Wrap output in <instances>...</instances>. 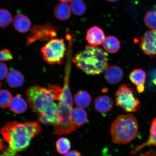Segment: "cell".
<instances>
[{"mask_svg": "<svg viewBox=\"0 0 156 156\" xmlns=\"http://www.w3.org/2000/svg\"><path fill=\"white\" fill-rule=\"evenodd\" d=\"M63 89L52 85L45 88L37 85L27 90L26 96L30 108L38 115L40 122L46 125H57L60 122L58 108Z\"/></svg>", "mask_w": 156, "mask_h": 156, "instance_id": "1", "label": "cell"}, {"mask_svg": "<svg viewBox=\"0 0 156 156\" xmlns=\"http://www.w3.org/2000/svg\"><path fill=\"white\" fill-rule=\"evenodd\" d=\"M41 127L38 122H9L1 129V156H14L27 149L32 138L40 133Z\"/></svg>", "mask_w": 156, "mask_h": 156, "instance_id": "2", "label": "cell"}, {"mask_svg": "<svg viewBox=\"0 0 156 156\" xmlns=\"http://www.w3.org/2000/svg\"><path fill=\"white\" fill-rule=\"evenodd\" d=\"M72 60L77 68L90 75H100L109 65L108 54L97 46H86L85 49L78 52Z\"/></svg>", "mask_w": 156, "mask_h": 156, "instance_id": "3", "label": "cell"}, {"mask_svg": "<svg viewBox=\"0 0 156 156\" xmlns=\"http://www.w3.org/2000/svg\"><path fill=\"white\" fill-rule=\"evenodd\" d=\"M70 67L67 66L66 68L63 92L58 103V112L60 122L54 126L53 133L56 135L71 133L75 131L77 127L73 123L71 119L73 100L69 84Z\"/></svg>", "mask_w": 156, "mask_h": 156, "instance_id": "4", "label": "cell"}, {"mask_svg": "<svg viewBox=\"0 0 156 156\" xmlns=\"http://www.w3.org/2000/svg\"><path fill=\"white\" fill-rule=\"evenodd\" d=\"M138 131L137 119L132 114L119 116L111 126L112 141L117 144H126L136 137Z\"/></svg>", "mask_w": 156, "mask_h": 156, "instance_id": "5", "label": "cell"}, {"mask_svg": "<svg viewBox=\"0 0 156 156\" xmlns=\"http://www.w3.org/2000/svg\"><path fill=\"white\" fill-rule=\"evenodd\" d=\"M66 50L64 41L54 38L51 40L41 48L44 61L50 64L62 63Z\"/></svg>", "mask_w": 156, "mask_h": 156, "instance_id": "6", "label": "cell"}, {"mask_svg": "<svg viewBox=\"0 0 156 156\" xmlns=\"http://www.w3.org/2000/svg\"><path fill=\"white\" fill-rule=\"evenodd\" d=\"M134 90L126 84L121 85L116 93V105L126 112H137L141 108V103L134 97Z\"/></svg>", "mask_w": 156, "mask_h": 156, "instance_id": "7", "label": "cell"}, {"mask_svg": "<svg viewBox=\"0 0 156 156\" xmlns=\"http://www.w3.org/2000/svg\"><path fill=\"white\" fill-rule=\"evenodd\" d=\"M140 48L150 57L156 55V30H148L140 38Z\"/></svg>", "mask_w": 156, "mask_h": 156, "instance_id": "8", "label": "cell"}, {"mask_svg": "<svg viewBox=\"0 0 156 156\" xmlns=\"http://www.w3.org/2000/svg\"><path fill=\"white\" fill-rule=\"evenodd\" d=\"M86 40L91 46H97L103 44L105 35L102 29L94 26L87 30Z\"/></svg>", "mask_w": 156, "mask_h": 156, "instance_id": "9", "label": "cell"}, {"mask_svg": "<svg viewBox=\"0 0 156 156\" xmlns=\"http://www.w3.org/2000/svg\"><path fill=\"white\" fill-rule=\"evenodd\" d=\"M105 78L110 84H117L122 80L123 76L122 69L119 66H108L105 71Z\"/></svg>", "mask_w": 156, "mask_h": 156, "instance_id": "10", "label": "cell"}, {"mask_svg": "<svg viewBox=\"0 0 156 156\" xmlns=\"http://www.w3.org/2000/svg\"><path fill=\"white\" fill-rule=\"evenodd\" d=\"M146 78L145 72L140 69L134 70L129 76L130 81L136 85V90L139 93H143L145 91Z\"/></svg>", "mask_w": 156, "mask_h": 156, "instance_id": "11", "label": "cell"}, {"mask_svg": "<svg viewBox=\"0 0 156 156\" xmlns=\"http://www.w3.org/2000/svg\"><path fill=\"white\" fill-rule=\"evenodd\" d=\"M113 105L114 101L112 98L105 95L98 97L94 102L95 110L101 114H105L110 111L112 108Z\"/></svg>", "mask_w": 156, "mask_h": 156, "instance_id": "12", "label": "cell"}, {"mask_svg": "<svg viewBox=\"0 0 156 156\" xmlns=\"http://www.w3.org/2000/svg\"><path fill=\"white\" fill-rule=\"evenodd\" d=\"M13 25L17 31L24 33L28 32L31 27V22L28 17L24 15L19 14L16 16Z\"/></svg>", "mask_w": 156, "mask_h": 156, "instance_id": "13", "label": "cell"}, {"mask_svg": "<svg viewBox=\"0 0 156 156\" xmlns=\"http://www.w3.org/2000/svg\"><path fill=\"white\" fill-rule=\"evenodd\" d=\"M71 119L72 122L76 126H82L87 122V113L83 108L75 107L73 109L71 112Z\"/></svg>", "mask_w": 156, "mask_h": 156, "instance_id": "14", "label": "cell"}, {"mask_svg": "<svg viewBox=\"0 0 156 156\" xmlns=\"http://www.w3.org/2000/svg\"><path fill=\"white\" fill-rule=\"evenodd\" d=\"M71 7L67 4L60 3L54 7V13L55 16L58 20H67L71 16Z\"/></svg>", "mask_w": 156, "mask_h": 156, "instance_id": "15", "label": "cell"}, {"mask_svg": "<svg viewBox=\"0 0 156 156\" xmlns=\"http://www.w3.org/2000/svg\"><path fill=\"white\" fill-rule=\"evenodd\" d=\"M150 145L156 146V118L154 119L151 122L149 137L147 141L134 148L130 152V154H135L144 147Z\"/></svg>", "mask_w": 156, "mask_h": 156, "instance_id": "16", "label": "cell"}, {"mask_svg": "<svg viewBox=\"0 0 156 156\" xmlns=\"http://www.w3.org/2000/svg\"><path fill=\"white\" fill-rule=\"evenodd\" d=\"M10 110L16 114L24 112L27 108V104L24 99L20 95L17 94L12 98L9 106Z\"/></svg>", "mask_w": 156, "mask_h": 156, "instance_id": "17", "label": "cell"}, {"mask_svg": "<svg viewBox=\"0 0 156 156\" xmlns=\"http://www.w3.org/2000/svg\"><path fill=\"white\" fill-rule=\"evenodd\" d=\"M74 102L76 106L82 108H86L90 105L91 98L87 91L80 90L76 94L74 98Z\"/></svg>", "mask_w": 156, "mask_h": 156, "instance_id": "18", "label": "cell"}, {"mask_svg": "<svg viewBox=\"0 0 156 156\" xmlns=\"http://www.w3.org/2000/svg\"><path fill=\"white\" fill-rule=\"evenodd\" d=\"M24 80L22 73L15 70L10 72L6 77L7 83L10 87L12 88L21 87L24 83Z\"/></svg>", "mask_w": 156, "mask_h": 156, "instance_id": "19", "label": "cell"}, {"mask_svg": "<svg viewBox=\"0 0 156 156\" xmlns=\"http://www.w3.org/2000/svg\"><path fill=\"white\" fill-rule=\"evenodd\" d=\"M103 46L108 53L113 54L118 52L120 47V42L115 37L109 36L105 38L103 44Z\"/></svg>", "mask_w": 156, "mask_h": 156, "instance_id": "20", "label": "cell"}, {"mask_svg": "<svg viewBox=\"0 0 156 156\" xmlns=\"http://www.w3.org/2000/svg\"><path fill=\"white\" fill-rule=\"evenodd\" d=\"M70 7L74 14L78 16L83 15L87 9L86 5L83 0H73Z\"/></svg>", "mask_w": 156, "mask_h": 156, "instance_id": "21", "label": "cell"}, {"mask_svg": "<svg viewBox=\"0 0 156 156\" xmlns=\"http://www.w3.org/2000/svg\"><path fill=\"white\" fill-rule=\"evenodd\" d=\"M13 20L12 16L6 9H1L0 10V26L5 28L11 24Z\"/></svg>", "mask_w": 156, "mask_h": 156, "instance_id": "22", "label": "cell"}, {"mask_svg": "<svg viewBox=\"0 0 156 156\" xmlns=\"http://www.w3.org/2000/svg\"><path fill=\"white\" fill-rule=\"evenodd\" d=\"M56 148L58 153L65 154L68 153L71 147V143L67 138H61L56 143Z\"/></svg>", "mask_w": 156, "mask_h": 156, "instance_id": "23", "label": "cell"}, {"mask_svg": "<svg viewBox=\"0 0 156 156\" xmlns=\"http://www.w3.org/2000/svg\"><path fill=\"white\" fill-rule=\"evenodd\" d=\"M12 95L7 90H1L0 91V106L5 109L9 106L12 99Z\"/></svg>", "mask_w": 156, "mask_h": 156, "instance_id": "24", "label": "cell"}, {"mask_svg": "<svg viewBox=\"0 0 156 156\" xmlns=\"http://www.w3.org/2000/svg\"><path fill=\"white\" fill-rule=\"evenodd\" d=\"M144 21L147 28L152 30H156V11L148 12L144 17Z\"/></svg>", "mask_w": 156, "mask_h": 156, "instance_id": "25", "label": "cell"}, {"mask_svg": "<svg viewBox=\"0 0 156 156\" xmlns=\"http://www.w3.org/2000/svg\"><path fill=\"white\" fill-rule=\"evenodd\" d=\"M13 56L9 50L5 49L1 51L0 53V60L1 61H8L12 59Z\"/></svg>", "mask_w": 156, "mask_h": 156, "instance_id": "26", "label": "cell"}, {"mask_svg": "<svg viewBox=\"0 0 156 156\" xmlns=\"http://www.w3.org/2000/svg\"><path fill=\"white\" fill-rule=\"evenodd\" d=\"M0 69H1L0 79L1 80H2L7 77L8 75V69L7 66L5 64L2 62L0 64Z\"/></svg>", "mask_w": 156, "mask_h": 156, "instance_id": "27", "label": "cell"}, {"mask_svg": "<svg viewBox=\"0 0 156 156\" xmlns=\"http://www.w3.org/2000/svg\"><path fill=\"white\" fill-rule=\"evenodd\" d=\"M138 156H156V151L153 150H150L145 153L140 154Z\"/></svg>", "mask_w": 156, "mask_h": 156, "instance_id": "28", "label": "cell"}, {"mask_svg": "<svg viewBox=\"0 0 156 156\" xmlns=\"http://www.w3.org/2000/svg\"><path fill=\"white\" fill-rule=\"evenodd\" d=\"M64 156H81V155L79 152L74 151L68 152Z\"/></svg>", "mask_w": 156, "mask_h": 156, "instance_id": "29", "label": "cell"}, {"mask_svg": "<svg viewBox=\"0 0 156 156\" xmlns=\"http://www.w3.org/2000/svg\"><path fill=\"white\" fill-rule=\"evenodd\" d=\"M60 2H61L62 3H67L69 2H70L73 1V0H59Z\"/></svg>", "mask_w": 156, "mask_h": 156, "instance_id": "30", "label": "cell"}, {"mask_svg": "<svg viewBox=\"0 0 156 156\" xmlns=\"http://www.w3.org/2000/svg\"><path fill=\"white\" fill-rule=\"evenodd\" d=\"M153 83L156 85V75L153 80Z\"/></svg>", "mask_w": 156, "mask_h": 156, "instance_id": "31", "label": "cell"}, {"mask_svg": "<svg viewBox=\"0 0 156 156\" xmlns=\"http://www.w3.org/2000/svg\"><path fill=\"white\" fill-rule=\"evenodd\" d=\"M109 2H115L117 1H118V0H107Z\"/></svg>", "mask_w": 156, "mask_h": 156, "instance_id": "32", "label": "cell"}, {"mask_svg": "<svg viewBox=\"0 0 156 156\" xmlns=\"http://www.w3.org/2000/svg\"><path fill=\"white\" fill-rule=\"evenodd\" d=\"M154 9H155V11H156V5L154 7Z\"/></svg>", "mask_w": 156, "mask_h": 156, "instance_id": "33", "label": "cell"}]
</instances>
